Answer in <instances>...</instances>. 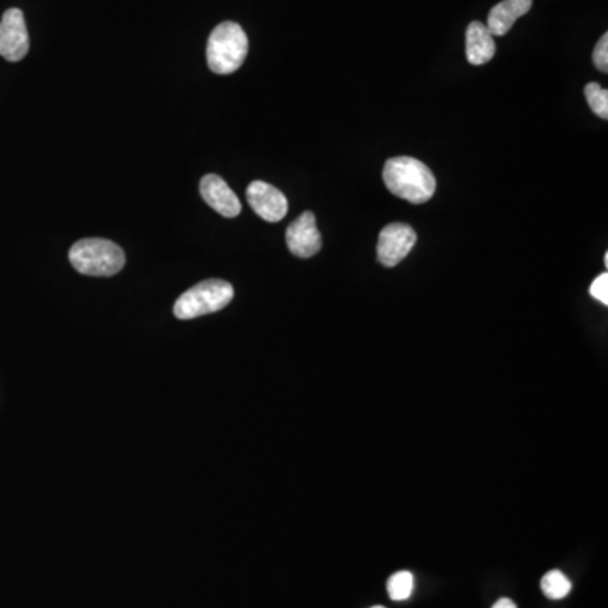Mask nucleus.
I'll return each mask as SVG.
<instances>
[{
	"label": "nucleus",
	"mask_w": 608,
	"mask_h": 608,
	"mask_svg": "<svg viewBox=\"0 0 608 608\" xmlns=\"http://www.w3.org/2000/svg\"><path fill=\"white\" fill-rule=\"evenodd\" d=\"M382 178L392 195L414 205L426 203L435 195V174L419 159L408 156L389 159L384 166Z\"/></svg>",
	"instance_id": "f257e3e1"
},
{
	"label": "nucleus",
	"mask_w": 608,
	"mask_h": 608,
	"mask_svg": "<svg viewBox=\"0 0 608 608\" xmlns=\"http://www.w3.org/2000/svg\"><path fill=\"white\" fill-rule=\"evenodd\" d=\"M249 39L237 22H222L213 29L207 44V61L217 75H230L244 65Z\"/></svg>",
	"instance_id": "f03ea898"
},
{
	"label": "nucleus",
	"mask_w": 608,
	"mask_h": 608,
	"mask_svg": "<svg viewBox=\"0 0 608 608\" xmlns=\"http://www.w3.org/2000/svg\"><path fill=\"white\" fill-rule=\"evenodd\" d=\"M70 262L85 276L109 277L124 269L125 254L110 240L83 239L71 247Z\"/></svg>",
	"instance_id": "7ed1b4c3"
},
{
	"label": "nucleus",
	"mask_w": 608,
	"mask_h": 608,
	"mask_svg": "<svg viewBox=\"0 0 608 608\" xmlns=\"http://www.w3.org/2000/svg\"><path fill=\"white\" fill-rule=\"evenodd\" d=\"M234 299L232 284L222 279L201 281L174 303V316L178 320H193L223 310Z\"/></svg>",
	"instance_id": "20e7f679"
},
{
	"label": "nucleus",
	"mask_w": 608,
	"mask_h": 608,
	"mask_svg": "<svg viewBox=\"0 0 608 608\" xmlns=\"http://www.w3.org/2000/svg\"><path fill=\"white\" fill-rule=\"evenodd\" d=\"M418 235L406 223H391L382 228L377 242V257L382 266L394 267L409 256Z\"/></svg>",
	"instance_id": "39448f33"
},
{
	"label": "nucleus",
	"mask_w": 608,
	"mask_h": 608,
	"mask_svg": "<svg viewBox=\"0 0 608 608\" xmlns=\"http://www.w3.org/2000/svg\"><path fill=\"white\" fill-rule=\"evenodd\" d=\"M29 51V34L26 19L19 9H9L0 19V56L17 63Z\"/></svg>",
	"instance_id": "423d86ee"
},
{
	"label": "nucleus",
	"mask_w": 608,
	"mask_h": 608,
	"mask_svg": "<svg viewBox=\"0 0 608 608\" xmlns=\"http://www.w3.org/2000/svg\"><path fill=\"white\" fill-rule=\"evenodd\" d=\"M250 208L266 222H281L288 215V198L264 181H252L247 188Z\"/></svg>",
	"instance_id": "0eeeda50"
},
{
	"label": "nucleus",
	"mask_w": 608,
	"mask_h": 608,
	"mask_svg": "<svg viewBox=\"0 0 608 608\" xmlns=\"http://www.w3.org/2000/svg\"><path fill=\"white\" fill-rule=\"evenodd\" d=\"M286 244L291 254L301 259L316 256L321 249V234L316 227L315 215L304 212L286 230Z\"/></svg>",
	"instance_id": "6e6552de"
},
{
	"label": "nucleus",
	"mask_w": 608,
	"mask_h": 608,
	"mask_svg": "<svg viewBox=\"0 0 608 608\" xmlns=\"http://www.w3.org/2000/svg\"><path fill=\"white\" fill-rule=\"evenodd\" d=\"M201 198L208 207L225 218H235L242 212L239 198L218 174H207L200 181Z\"/></svg>",
	"instance_id": "1a4fd4ad"
},
{
	"label": "nucleus",
	"mask_w": 608,
	"mask_h": 608,
	"mask_svg": "<svg viewBox=\"0 0 608 608\" xmlns=\"http://www.w3.org/2000/svg\"><path fill=\"white\" fill-rule=\"evenodd\" d=\"M532 0H504L489 12L487 29L492 36H505L516 24L517 19L531 11Z\"/></svg>",
	"instance_id": "9d476101"
},
{
	"label": "nucleus",
	"mask_w": 608,
	"mask_h": 608,
	"mask_svg": "<svg viewBox=\"0 0 608 608\" xmlns=\"http://www.w3.org/2000/svg\"><path fill=\"white\" fill-rule=\"evenodd\" d=\"M465 43H467V60L470 65H485L495 56L497 46H495L494 36L490 34L484 22L473 21L468 26Z\"/></svg>",
	"instance_id": "9b49d317"
},
{
	"label": "nucleus",
	"mask_w": 608,
	"mask_h": 608,
	"mask_svg": "<svg viewBox=\"0 0 608 608\" xmlns=\"http://www.w3.org/2000/svg\"><path fill=\"white\" fill-rule=\"evenodd\" d=\"M413 590L414 576L409 571H397L396 575H392L387 581V592L394 602L408 600L413 595Z\"/></svg>",
	"instance_id": "f8f14e48"
},
{
	"label": "nucleus",
	"mask_w": 608,
	"mask_h": 608,
	"mask_svg": "<svg viewBox=\"0 0 608 608\" xmlns=\"http://www.w3.org/2000/svg\"><path fill=\"white\" fill-rule=\"evenodd\" d=\"M541 588L546 597L560 600L571 592V581L560 570H553L543 576Z\"/></svg>",
	"instance_id": "ddd939ff"
},
{
	"label": "nucleus",
	"mask_w": 608,
	"mask_h": 608,
	"mask_svg": "<svg viewBox=\"0 0 608 608\" xmlns=\"http://www.w3.org/2000/svg\"><path fill=\"white\" fill-rule=\"evenodd\" d=\"M585 97L588 105L600 119H608V92L600 87L598 83H588L585 87Z\"/></svg>",
	"instance_id": "4468645a"
},
{
	"label": "nucleus",
	"mask_w": 608,
	"mask_h": 608,
	"mask_svg": "<svg viewBox=\"0 0 608 608\" xmlns=\"http://www.w3.org/2000/svg\"><path fill=\"white\" fill-rule=\"evenodd\" d=\"M593 63L597 66V70L602 71V73H607L608 71V34H603L600 41H598L597 46L593 49Z\"/></svg>",
	"instance_id": "2eb2a0df"
},
{
	"label": "nucleus",
	"mask_w": 608,
	"mask_h": 608,
	"mask_svg": "<svg viewBox=\"0 0 608 608\" xmlns=\"http://www.w3.org/2000/svg\"><path fill=\"white\" fill-rule=\"evenodd\" d=\"M590 294H592L593 298L600 301V303L608 304V274L607 272H603L600 276L593 281L592 286H590Z\"/></svg>",
	"instance_id": "dca6fc26"
},
{
	"label": "nucleus",
	"mask_w": 608,
	"mask_h": 608,
	"mask_svg": "<svg viewBox=\"0 0 608 608\" xmlns=\"http://www.w3.org/2000/svg\"><path fill=\"white\" fill-rule=\"evenodd\" d=\"M492 608H517V605L512 602L511 598H500L499 602L495 603Z\"/></svg>",
	"instance_id": "f3484780"
},
{
	"label": "nucleus",
	"mask_w": 608,
	"mask_h": 608,
	"mask_svg": "<svg viewBox=\"0 0 608 608\" xmlns=\"http://www.w3.org/2000/svg\"><path fill=\"white\" fill-rule=\"evenodd\" d=\"M605 266L608 267V254H605Z\"/></svg>",
	"instance_id": "a211bd4d"
},
{
	"label": "nucleus",
	"mask_w": 608,
	"mask_h": 608,
	"mask_svg": "<svg viewBox=\"0 0 608 608\" xmlns=\"http://www.w3.org/2000/svg\"><path fill=\"white\" fill-rule=\"evenodd\" d=\"M372 608H386V607H372Z\"/></svg>",
	"instance_id": "6ab92c4d"
}]
</instances>
